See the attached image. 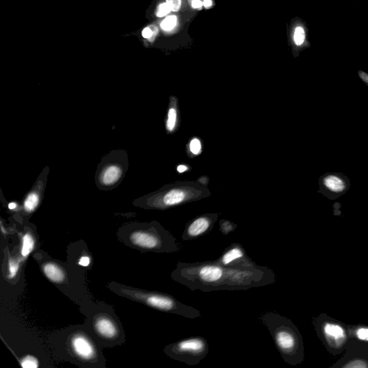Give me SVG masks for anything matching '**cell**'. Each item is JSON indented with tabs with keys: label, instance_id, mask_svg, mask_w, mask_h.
Listing matches in <instances>:
<instances>
[{
	"label": "cell",
	"instance_id": "1",
	"mask_svg": "<svg viewBox=\"0 0 368 368\" xmlns=\"http://www.w3.org/2000/svg\"><path fill=\"white\" fill-rule=\"evenodd\" d=\"M170 278L192 292L206 293L248 290L273 284L276 281L275 272L267 266L245 270L225 267L215 260L192 263L178 261Z\"/></svg>",
	"mask_w": 368,
	"mask_h": 368
},
{
	"label": "cell",
	"instance_id": "2",
	"mask_svg": "<svg viewBox=\"0 0 368 368\" xmlns=\"http://www.w3.org/2000/svg\"><path fill=\"white\" fill-rule=\"evenodd\" d=\"M53 341L56 350L65 359L81 367H105L102 346L86 327L68 328L57 333Z\"/></svg>",
	"mask_w": 368,
	"mask_h": 368
},
{
	"label": "cell",
	"instance_id": "3",
	"mask_svg": "<svg viewBox=\"0 0 368 368\" xmlns=\"http://www.w3.org/2000/svg\"><path fill=\"white\" fill-rule=\"evenodd\" d=\"M119 240L131 248L142 252L175 253L182 245L157 221L125 224L119 229Z\"/></svg>",
	"mask_w": 368,
	"mask_h": 368
},
{
	"label": "cell",
	"instance_id": "4",
	"mask_svg": "<svg viewBox=\"0 0 368 368\" xmlns=\"http://www.w3.org/2000/svg\"><path fill=\"white\" fill-rule=\"evenodd\" d=\"M210 196V191L199 182L178 181L164 186L156 192L137 199L133 205L144 210H166Z\"/></svg>",
	"mask_w": 368,
	"mask_h": 368
},
{
	"label": "cell",
	"instance_id": "5",
	"mask_svg": "<svg viewBox=\"0 0 368 368\" xmlns=\"http://www.w3.org/2000/svg\"><path fill=\"white\" fill-rule=\"evenodd\" d=\"M108 288L117 295L140 303L160 312L175 314L192 319L201 317V313L198 309L182 304L172 296L165 293L141 290L117 282L110 283Z\"/></svg>",
	"mask_w": 368,
	"mask_h": 368
},
{
	"label": "cell",
	"instance_id": "6",
	"mask_svg": "<svg viewBox=\"0 0 368 368\" xmlns=\"http://www.w3.org/2000/svg\"><path fill=\"white\" fill-rule=\"evenodd\" d=\"M82 312L86 316L85 327L100 345L111 347L125 342L123 326L111 307L105 304H92Z\"/></svg>",
	"mask_w": 368,
	"mask_h": 368
},
{
	"label": "cell",
	"instance_id": "7",
	"mask_svg": "<svg viewBox=\"0 0 368 368\" xmlns=\"http://www.w3.org/2000/svg\"><path fill=\"white\" fill-rule=\"evenodd\" d=\"M258 319L268 329L284 360L293 364L297 357L300 342L290 321L272 312L263 313Z\"/></svg>",
	"mask_w": 368,
	"mask_h": 368
},
{
	"label": "cell",
	"instance_id": "8",
	"mask_svg": "<svg viewBox=\"0 0 368 368\" xmlns=\"http://www.w3.org/2000/svg\"><path fill=\"white\" fill-rule=\"evenodd\" d=\"M128 169V152L115 150L102 159L99 164L95 182L100 190L109 191L118 187L126 175Z\"/></svg>",
	"mask_w": 368,
	"mask_h": 368
},
{
	"label": "cell",
	"instance_id": "9",
	"mask_svg": "<svg viewBox=\"0 0 368 368\" xmlns=\"http://www.w3.org/2000/svg\"><path fill=\"white\" fill-rule=\"evenodd\" d=\"M210 351L205 338L191 337L165 346L163 352L168 357L188 365L200 364Z\"/></svg>",
	"mask_w": 368,
	"mask_h": 368
},
{
	"label": "cell",
	"instance_id": "10",
	"mask_svg": "<svg viewBox=\"0 0 368 368\" xmlns=\"http://www.w3.org/2000/svg\"><path fill=\"white\" fill-rule=\"evenodd\" d=\"M34 258L39 264L44 275L50 282L59 288L62 292H63V288L68 289L71 287L69 270L66 268L68 265L51 258L42 250L36 252Z\"/></svg>",
	"mask_w": 368,
	"mask_h": 368
},
{
	"label": "cell",
	"instance_id": "11",
	"mask_svg": "<svg viewBox=\"0 0 368 368\" xmlns=\"http://www.w3.org/2000/svg\"><path fill=\"white\" fill-rule=\"evenodd\" d=\"M215 261L225 267L245 270H252L260 266L251 260L245 248L239 243H232L226 247L222 255Z\"/></svg>",
	"mask_w": 368,
	"mask_h": 368
},
{
	"label": "cell",
	"instance_id": "12",
	"mask_svg": "<svg viewBox=\"0 0 368 368\" xmlns=\"http://www.w3.org/2000/svg\"><path fill=\"white\" fill-rule=\"evenodd\" d=\"M219 215L218 213H207L197 216L186 225L181 240H194L207 235L213 229Z\"/></svg>",
	"mask_w": 368,
	"mask_h": 368
},
{
	"label": "cell",
	"instance_id": "13",
	"mask_svg": "<svg viewBox=\"0 0 368 368\" xmlns=\"http://www.w3.org/2000/svg\"><path fill=\"white\" fill-rule=\"evenodd\" d=\"M48 173H49V168L46 167L37 178L36 183L33 188L25 197L22 205V210L25 215L28 216L34 213L41 205L46 188Z\"/></svg>",
	"mask_w": 368,
	"mask_h": 368
},
{
	"label": "cell",
	"instance_id": "14",
	"mask_svg": "<svg viewBox=\"0 0 368 368\" xmlns=\"http://www.w3.org/2000/svg\"><path fill=\"white\" fill-rule=\"evenodd\" d=\"M179 110L178 99L175 96L169 98L168 113L165 121V130L168 134L176 131L179 126Z\"/></svg>",
	"mask_w": 368,
	"mask_h": 368
},
{
	"label": "cell",
	"instance_id": "15",
	"mask_svg": "<svg viewBox=\"0 0 368 368\" xmlns=\"http://www.w3.org/2000/svg\"><path fill=\"white\" fill-rule=\"evenodd\" d=\"M23 262L20 255H12L8 253L5 264V272L7 279L10 282H13L20 275L21 264Z\"/></svg>",
	"mask_w": 368,
	"mask_h": 368
},
{
	"label": "cell",
	"instance_id": "16",
	"mask_svg": "<svg viewBox=\"0 0 368 368\" xmlns=\"http://www.w3.org/2000/svg\"><path fill=\"white\" fill-rule=\"evenodd\" d=\"M36 245V237L34 232L31 230H25L21 236V246L20 250V257L23 261L26 260L35 250Z\"/></svg>",
	"mask_w": 368,
	"mask_h": 368
},
{
	"label": "cell",
	"instance_id": "17",
	"mask_svg": "<svg viewBox=\"0 0 368 368\" xmlns=\"http://www.w3.org/2000/svg\"><path fill=\"white\" fill-rule=\"evenodd\" d=\"M324 182L326 187H327L332 192L339 193L345 189V185L342 179L334 176V175H329V176L326 177Z\"/></svg>",
	"mask_w": 368,
	"mask_h": 368
},
{
	"label": "cell",
	"instance_id": "18",
	"mask_svg": "<svg viewBox=\"0 0 368 368\" xmlns=\"http://www.w3.org/2000/svg\"><path fill=\"white\" fill-rule=\"evenodd\" d=\"M326 334L330 337L336 338H342L344 336V331L340 327L334 324H327L324 327Z\"/></svg>",
	"mask_w": 368,
	"mask_h": 368
},
{
	"label": "cell",
	"instance_id": "19",
	"mask_svg": "<svg viewBox=\"0 0 368 368\" xmlns=\"http://www.w3.org/2000/svg\"><path fill=\"white\" fill-rule=\"evenodd\" d=\"M237 225L233 222L227 220H222L220 222V230L222 235L227 236L237 229Z\"/></svg>",
	"mask_w": 368,
	"mask_h": 368
},
{
	"label": "cell",
	"instance_id": "20",
	"mask_svg": "<svg viewBox=\"0 0 368 368\" xmlns=\"http://www.w3.org/2000/svg\"><path fill=\"white\" fill-rule=\"evenodd\" d=\"M189 153L192 154V156H197L200 155L201 152H202V143L200 139L195 138L191 140L190 144H189Z\"/></svg>",
	"mask_w": 368,
	"mask_h": 368
},
{
	"label": "cell",
	"instance_id": "21",
	"mask_svg": "<svg viewBox=\"0 0 368 368\" xmlns=\"http://www.w3.org/2000/svg\"><path fill=\"white\" fill-rule=\"evenodd\" d=\"M22 367L25 368H36L39 367V362L36 357L32 355H26L22 358L21 361Z\"/></svg>",
	"mask_w": 368,
	"mask_h": 368
},
{
	"label": "cell",
	"instance_id": "22",
	"mask_svg": "<svg viewBox=\"0 0 368 368\" xmlns=\"http://www.w3.org/2000/svg\"><path fill=\"white\" fill-rule=\"evenodd\" d=\"M177 18L175 16H170L165 18L161 23V28L164 31H170L176 25Z\"/></svg>",
	"mask_w": 368,
	"mask_h": 368
},
{
	"label": "cell",
	"instance_id": "23",
	"mask_svg": "<svg viewBox=\"0 0 368 368\" xmlns=\"http://www.w3.org/2000/svg\"><path fill=\"white\" fill-rule=\"evenodd\" d=\"M85 252L86 250H83V254L77 255V257H78L76 260L77 264L81 267H87L91 264V257Z\"/></svg>",
	"mask_w": 368,
	"mask_h": 368
},
{
	"label": "cell",
	"instance_id": "24",
	"mask_svg": "<svg viewBox=\"0 0 368 368\" xmlns=\"http://www.w3.org/2000/svg\"><path fill=\"white\" fill-rule=\"evenodd\" d=\"M305 40V32L302 27H298L294 33V41L297 46H301Z\"/></svg>",
	"mask_w": 368,
	"mask_h": 368
},
{
	"label": "cell",
	"instance_id": "25",
	"mask_svg": "<svg viewBox=\"0 0 368 368\" xmlns=\"http://www.w3.org/2000/svg\"><path fill=\"white\" fill-rule=\"evenodd\" d=\"M166 3L170 8V11L177 12L180 9L181 0H166Z\"/></svg>",
	"mask_w": 368,
	"mask_h": 368
},
{
	"label": "cell",
	"instance_id": "26",
	"mask_svg": "<svg viewBox=\"0 0 368 368\" xmlns=\"http://www.w3.org/2000/svg\"><path fill=\"white\" fill-rule=\"evenodd\" d=\"M170 11V8H169L167 3H163V4L160 5L158 7V13H157V16L158 17H163L168 14Z\"/></svg>",
	"mask_w": 368,
	"mask_h": 368
},
{
	"label": "cell",
	"instance_id": "27",
	"mask_svg": "<svg viewBox=\"0 0 368 368\" xmlns=\"http://www.w3.org/2000/svg\"><path fill=\"white\" fill-rule=\"evenodd\" d=\"M357 334L359 339H362V340H368V329H364V328L359 329L357 331Z\"/></svg>",
	"mask_w": 368,
	"mask_h": 368
},
{
	"label": "cell",
	"instance_id": "28",
	"mask_svg": "<svg viewBox=\"0 0 368 368\" xmlns=\"http://www.w3.org/2000/svg\"><path fill=\"white\" fill-rule=\"evenodd\" d=\"M346 367H367V364H364V363L363 362H361V361H357V362H353L352 363H350V364H348V365L346 366Z\"/></svg>",
	"mask_w": 368,
	"mask_h": 368
},
{
	"label": "cell",
	"instance_id": "29",
	"mask_svg": "<svg viewBox=\"0 0 368 368\" xmlns=\"http://www.w3.org/2000/svg\"><path fill=\"white\" fill-rule=\"evenodd\" d=\"M142 34H143L144 38H149L152 36V35H153V32H152L150 28H147L143 30V33H142Z\"/></svg>",
	"mask_w": 368,
	"mask_h": 368
},
{
	"label": "cell",
	"instance_id": "30",
	"mask_svg": "<svg viewBox=\"0 0 368 368\" xmlns=\"http://www.w3.org/2000/svg\"><path fill=\"white\" fill-rule=\"evenodd\" d=\"M203 3L200 1V0H193L192 1V7L194 8H200L202 6Z\"/></svg>",
	"mask_w": 368,
	"mask_h": 368
},
{
	"label": "cell",
	"instance_id": "31",
	"mask_svg": "<svg viewBox=\"0 0 368 368\" xmlns=\"http://www.w3.org/2000/svg\"><path fill=\"white\" fill-rule=\"evenodd\" d=\"M187 169H188V167L187 165H180L178 167V168H177V170H178L179 173H183V172L187 171Z\"/></svg>",
	"mask_w": 368,
	"mask_h": 368
},
{
	"label": "cell",
	"instance_id": "32",
	"mask_svg": "<svg viewBox=\"0 0 368 368\" xmlns=\"http://www.w3.org/2000/svg\"><path fill=\"white\" fill-rule=\"evenodd\" d=\"M18 207V205H17L16 203H11L9 205V209L11 210H16L17 207Z\"/></svg>",
	"mask_w": 368,
	"mask_h": 368
},
{
	"label": "cell",
	"instance_id": "33",
	"mask_svg": "<svg viewBox=\"0 0 368 368\" xmlns=\"http://www.w3.org/2000/svg\"><path fill=\"white\" fill-rule=\"evenodd\" d=\"M204 6L205 7H207V8H208V7H210L212 6V2H211V0H205L204 1Z\"/></svg>",
	"mask_w": 368,
	"mask_h": 368
}]
</instances>
